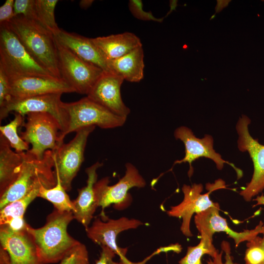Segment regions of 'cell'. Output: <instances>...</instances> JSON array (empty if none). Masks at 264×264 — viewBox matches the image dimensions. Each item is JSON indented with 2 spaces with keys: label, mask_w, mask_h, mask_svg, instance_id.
<instances>
[{
  "label": "cell",
  "mask_w": 264,
  "mask_h": 264,
  "mask_svg": "<svg viewBox=\"0 0 264 264\" xmlns=\"http://www.w3.org/2000/svg\"><path fill=\"white\" fill-rule=\"evenodd\" d=\"M73 219L72 212H61L55 209L47 216L42 227L34 228L28 225L27 231L32 237L44 264L60 262L80 242L67 231L68 224Z\"/></svg>",
  "instance_id": "cell-1"
},
{
  "label": "cell",
  "mask_w": 264,
  "mask_h": 264,
  "mask_svg": "<svg viewBox=\"0 0 264 264\" xmlns=\"http://www.w3.org/2000/svg\"><path fill=\"white\" fill-rule=\"evenodd\" d=\"M8 24L30 55L53 76L62 78L53 34L38 21L22 15L16 16Z\"/></svg>",
  "instance_id": "cell-2"
},
{
  "label": "cell",
  "mask_w": 264,
  "mask_h": 264,
  "mask_svg": "<svg viewBox=\"0 0 264 264\" xmlns=\"http://www.w3.org/2000/svg\"><path fill=\"white\" fill-rule=\"evenodd\" d=\"M56 183L53 151L45 152L42 158H37L25 152L19 176L0 196V209L24 197L37 186L43 185L50 188L55 186Z\"/></svg>",
  "instance_id": "cell-3"
},
{
  "label": "cell",
  "mask_w": 264,
  "mask_h": 264,
  "mask_svg": "<svg viewBox=\"0 0 264 264\" xmlns=\"http://www.w3.org/2000/svg\"><path fill=\"white\" fill-rule=\"evenodd\" d=\"M0 67L9 79L28 76L55 77L30 55L8 23L0 24Z\"/></svg>",
  "instance_id": "cell-4"
},
{
  "label": "cell",
  "mask_w": 264,
  "mask_h": 264,
  "mask_svg": "<svg viewBox=\"0 0 264 264\" xmlns=\"http://www.w3.org/2000/svg\"><path fill=\"white\" fill-rule=\"evenodd\" d=\"M68 116L67 129L62 137V141L68 133L89 126L102 129L121 127L127 117L119 116L93 101L87 96L78 101L64 103Z\"/></svg>",
  "instance_id": "cell-5"
},
{
  "label": "cell",
  "mask_w": 264,
  "mask_h": 264,
  "mask_svg": "<svg viewBox=\"0 0 264 264\" xmlns=\"http://www.w3.org/2000/svg\"><path fill=\"white\" fill-rule=\"evenodd\" d=\"M22 126L24 130L20 132L21 137L31 147L27 152L37 157H43L45 152L55 151L59 146L61 128L57 119L47 112L27 114Z\"/></svg>",
  "instance_id": "cell-6"
},
{
  "label": "cell",
  "mask_w": 264,
  "mask_h": 264,
  "mask_svg": "<svg viewBox=\"0 0 264 264\" xmlns=\"http://www.w3.org/2000/svg\"><path fill=\"white\" fill-rule=\"evenodd\" d=\"M95 128L89 126L77 130L71 140L53 151L55 176L59 177L66 191L71 190L72 182L84 160L88 138Z\"/></svg>",
  "instance_id": "cell-7"
},
{
  "label": "cell",
  "mask_w": 264,
  "mask_h": 264,
  "mask_svg": "<svg viewBox=\"0 0 264 264\" xmlns=\"http://www.w3.org/2000/svg\"><path fill=\"white\" fill-rule=\"evenodd\" d=\"M56 44L61 78L75 92L87 95L104 71L79 58L57 42Z\"/></svg>",
  "instance_id": "cell-8"
},
{
  "label": "cell",
  "mask_w": 264,
  "mask_h": 264,
  "mask_svg": "<svg viewBox=\"0 0 264 264\" xmlns=\"http://www.w3.org/2000/svg\"><path fill=\"white\" fill-rule=\"evenodd\" d=\"M62 93H52L22 99L12 98L0 108V121L8 116L11 112L20 113L23 116L31 112H47L53 116L61 128L59 142H64L62 137L67 129L68 116L61 100Z\"/></svg>",
  "instance_id": "cell-9"
},
{
  "label": "cell",
  "mask_w": 264,
  "mask_h": 264,
  "mask_svg": "<svg viewBox=\"0 0 264 264\" xmlns=\"http://www.w3.org/2000/svg\"><path fill=\"white\" fill-rule=\"evenodd\" d=\"M250 122L248 116L242 115L236 126L238 135V148L241 152L248 153L254 167L251 180L240 193L246 201H250L264 190V145L250 134L248 126Z\"/></svg>",
  "instance_id": "cell-10"
},
{
  "label": "cell",
  "mask_w": 264,
  "mask_h": 264,
  "mask_svg": "<svg viewBox=\"0 0 264 264\" xmlns=\"http://www.w3.org/2000/svg\"><path fill=\"white\" fill-rule=\"evenodd\" d=\"M223 188H225L224 182L218 180L208 187L207 193L202 194L203 190L202 184L194 183L191 186L184 184L182 187L183 200L178 205L171 206L167 214L170 217L182 219L180 231L186 237H192L190 222L193 215L215 206L217 202H213L209 195L214 191Z\"/></svg>",
  "instance_id": "cell-11"
},
{
  "label": "cell",
  "mask_w": 264,
  "mask_h": 264,
  "mask_svg": "<svg viewBox=\"0 0 264 264\" xmlns=\"http://www.w3.org/2000/svg\"><path fill=\"white\" fill-rule=\"evenodd\" d=\"M109 177H105L97 181L94 185V191L98 206L101 207L100 214L102 219L106 220L108 217L104 213L105 209L111 204L118 208L120 204L131 200L129 193L133 187L143 188L146 183L137 169L132 164H126L125 175L113 185H109Z\"/></svg>",
  "instance_id": "cell-12"
},
{
  "label": "cell",
  "mask_w": 264,
  "mask_h": 264,
  "mask_svg": "<svg viewBox=\"0 0 264 264\" xmlns=\"http://www.w3.org/2000/svg\"><path fill=\"white\" fill-rule=\"evenodd\" d=\"M144 224L141 221L135 219L121 217L118 219L102 220L96 218L92 225L86 230L88 238L94 243L101 246L108 247L119 256L120 262L124 264H143V263H134L126 257L127 248H121L116 243L118 235L124 231L135 229Z\"/></svg>",
  "instance_id": "cell-13"
},
{
  "label": "cell",
  "mask_w": 264,
  "mask_h": 264,
  "mask_svg": "<svg viewBox=\"0 0 264 264\" xmlns=\"http://www.w3.org/2000/svg\"><path fill=\"white\" fill-rule=\"evenodd\" d=\"M174 136L176 139L181 140L185 146L184 157L180 160H176L174 165L188 163L189 170L188 174L189 177L193 173V162L201 157L212 160L219 170H222L224 164L227 163L235 169L239 178L242 176L241 170L235 167L234 164L224 160L220 154L215 151L213 148L214 139L211 135L206 134L204 137L198 138L194 135L190 129L185 126H181L176 129Z\"/></svg>",
  "instance_id": "cell-14"
},
{
  "label": "cell",
  "mask_w": 264,
  "mask_h": 264,
  "mask_svg": "<svg viewBox=\"0 0 264 264\" xmlns=\"http://www.w3.org/2000/svg\"><path fill=\"white\" fill-rule=\"evenodd\" d=\"M220 205L217 203L215 206L195 216V223L200 235L213 238L216 232H225L233 239L237 247L241 243L250 241L259 234H263L264 226L262 221L254 229L241 232L235 231L228 225L226 219L220 216Z\"/></svg>",
  "instance_id": "cell-15"
},
{
  "label": "cell",
  "mask_w": 264,
  "mask_h": 264,
  "mask_svg": "<svg viewBox=\"0 0 264 264\" xmlns=\"http://www.w3.org/2000/svg\"><path fill=\"white\" fill-rule=\"evenodd\" d=\"M124 81L114 73L104 71L87 97L114 114L127 117L130 110L123 102L120 91Z\"/></svg>",
  "instance_id": "cell-16"
},
{
  "label": "cell",
  "mask_w": 264,
  "mask_h": 264,
  "mask_svg": "<svg viewBox=\"0 0 264 264\" xmlns=\"http://www.w3.org/2000/svg\"><path fill=\"white\" fill-rule=\"evenodd\" d=\"M12 98L22 99L52 93L75 92L62 78L28 76L9 79Z\"/></svg>",
  "instance_id": "cell-17"
},
{
  "label": "cell",
  "mask_w": 264,
  "mask_h": 264,
  "mask_svg": "<svg viewBox=\"0 0 264 264\" xmlns=\"http://www.w3.org/2000/svg\"><path fill=\"white\" fill-rule=\"evenodd\" d=\"M0 242L8 253L10 264H44L33 239L27 229L14 232L0 227Z\"/></svg>",
  "instance_id": "cell-18"
},
{
  "label": "cell",
  "mask_w": 264,
  "mask_h": 264,
  "mask_svg": "<svg viewBox=\"0 0 264 264\" xmlns=\"http://www.w3.org/2000/svg\"><path fill=\"white\" fill-rule=\"evenodd\" d=\"M53 35L58 43L69 49L79 58L99 67L104 71L110 72L107 61L93 43L91 38L68 32L61 28Z\"/></svg>",
  "instance_id": "cell-19"
},
{
  "label": "cell",
  "mask_w": 264,
  "mask_h": 264,
  "mask_svg": "<svg viewBox=\"0 0 264 264\" xmlns=\"http://www.w3.org/2000/svg\"><path fill=\"white\" fill-rule=\"evenodd\" d=\"M103 165L102 163L97 161L86 169L88 176L87 185L78 189V196L73 200L74 218L81 223L85 229L89 227L93 215L99 207L95 197L94 185L97 181V171Z\"/></svg>",
  "instance_id": "cell-20"
},
{
  "label": "cell",
  "mask_w": 264,
  "mask_h": 264,
  "mask_svg": "<svg viewBox=\"0 0 264 264\" xmlns=\"http://www.w3.org/2000/svg\"><path fill=\"white\" fill-rule=\"evenodd\" d=\"M91 40L107 61L119 58L142 46L139 38L129 32L98 37Z\"/></svg>",
  "instance_id": "cell-21"
},
{
  "label": "cell",
  "mask_w": 264,
  "mask_h": 264,
  "mask_svg": "<svg viewBox=\"0 0 264 264\" xmlns=\"http://www.w3.org/2000/svg\"><path fill=\"white\" fill-rule=\"evenodd\" d=\"M25 152H14L7 140L0 134V196L19 176Z\"/></svg>",
  "instance_id": "cell-22"
},
{
  "label": "cell",
  "mask_w": 264,
  "mask_h": 264,
  "mask_svg": "<svg viewBox=\"0 0 264 264\" xmlns=\"http://www.w3.org/2000/svg\"><path fill=\"white\" fill-rule=\"evenodd\" d=\"M144 57L143 49L140 46L119 58L108 61V66L110 72L124 80L139 82L144 77Z\"/></svg>",
  "instance_id": "cell-23"
},
{
  "label": "cell",
  "mask_w": 264,
  "mask_h": 264,
  "mask_svg": "<svg viewBox=\"0 0 264 264\" xmlns=\"http://www.w3.org/2000/svg\"><path fill=\"white\" fill-rule=\"evenodd\" d=\"M56 184L55 186L47 188L42 186L39 190L38 197L41 198L51 202L54 208L61 212H72L74 210L72 201L63 186L58 176H56Z\"/></svg>",
  "instance_id": "cell-24"
},
{
  "label": "cell",
  "mask_w": 264,
  "mask_h": 264,
  "mask_svg": "<svg viewBox=\"0 0 264 264\" xmlns=\"http://www.w3.org/2000/svg\"><path fill=\"white\" fill-rule=\"evenodd\" d=\"M24 120V116L14 112V117L12 121L6 125L0 126V134L7 140L11 147L17 153L27 152L29 150V144L18 134V129L22 126Z\"/></svg>",
  "instance_id": "cell-25"
},
{
  "label": "cell",
  "mask_w": 264,
  "mask_h": 264,
  "mask_svg": "<svg viewBox=\"0 0 264 264\" xmlns=\"http://www.w3.org/2000/svg\"><path fill=\"white\" fill-rule=\"evenodd\" d=\"M42 186L35 187L24 197L7 204L0 209V225L10 219L23 218L28 206L38 197L40 188Z\"/></svg>",
  "instance_id": "cell-26"
},
{
  "label": "cell",
  "mask_w": 264,
  "mask_h": 264,
  "mask_svg": "<svg viewBox=\"0 0 264 264\" xmlns=\"http://www.w3.org/2000/svg\"><path fill=\"white\" fill-rule=\"evenodd\" d=\"M200 235L199 243L194 246H188L185 256L179 262V264H202V257L205 254L214 257L219 251L213 243V238L205 235Z\"/></svg>",
  "instance_id": "cell-27"
},
{
  "label": "cell",
  "mask_w": 264,
  "mask_h": 264,
  "mask_svg": "<svg viewBox=\"0 0 264 264\" xmlns=\"http://www.w3.org/2000/svg\"><path fill=\"white\" fill-rule=\"evenodd\" d=\"M38 22L53 34L60 28L56 22L55 8L58 0H35Z\"/></svg>",
  "instance_id": "cell-28"
},
{
  "label": "cell",
  "mask_w": 264,
  "mask_h": 264,
  "mask_svg": "<svg viewBox=\"0 0 264 264\" xmlns=\"http://www.w3.org/2000/svg\"><path fill=\"white\" fill-rule=\"evenodd\" d=\"M245 264H264V232L263 237L259 236L247 242Z\"/></svg>",
  "instance_id": "cell-29"
},
{
  "label": "cell",
  "mask_w": 264,
  "mask_h": 264,
  "mask_svg": "<svg viewBox=\"0 0 264 264\" xmlns=\"http://www.w3.org/2000/svg\"><path fill=\"white\" fill-rule=\"evenodd\" d=\"M60 264H89L88 254L86 246L79 242L65 255Z\"/></svg>",
  "instance_id": "cell-30"
},
{
  "label": "cell",
  "mask_w": 264,
  "mask_h": 264,
  "mask_svg": "<svg viewBox=\"0 0 264 264\" xmlns=\"http://www.w3.org/2000/svg\"><path fill=\"white\" fill-rule=\"evenodd\" d=\"M14 10L15 16L38 21L35 0H15Z\"/></svg>",
  "instance_id": "cell-31"
},
{
  "label": "cell",
  "mask_w": 264,
  "mask_h": 264,
  "mask_svg": "<svg viewBox=\"0 0 264 264\" xmlns=\"http://www.w3.org/2000/svg\"><path fill=\"white\" fill-rule=\"evenodd\" d=\"M143 3L141 0H130L129 8L132 15L136 19L142 21H153L161 22L164 18H157L154 16L152 12H146L143 9Z\"/></svg>",
  "instance_id": "cell-32"
},
{
  "label": "cell",
  "mask_w": 264,
  "mask_h": 264,
  "mask_svg": "<svg viewBox=\"0 0 264 264\" xmlns=\"http://www.w3.org/2000/svg\"><path fill=\"white\" fill-rule=\"evenodd\" d=\"M221 250L218 252L214 257L209 258L207 264H240L234 263L231 255L230 243L223 241L221 243Z\"/></svg>",
  "instance_id": "cell-33"
},
{
  "label": "cell",
  "mask_w": 264,
  "mask_h": 264,
  "mask_svg": "<svg viewBox=\"0 0 264 264\" xmlns=\"http://www.w3.org/2000/svg\"><path fill=\"white\" fill-rule=\"evenodd\" d=\"M9 79L4 70L0 67V108L11 99Z\"/></svg>",
  "instance_id": "cell-34"
},
{
  "label": "cell",
  "mask_w": 264,
  "mask_h": 264,
  "mask_svg": "<svg viewBox=\"0 0 264 264\" xmlns=\"http://www.w3.org/2000/svg\"><path fill=\"white\" fill-rule=\"evenodd\" d=\"M14 0H6L0 7V24L9 23L16 16L14 13Z\"/></svg>",
  "instance_id": "cell-35"
},
{
  "label": "cell",
  "mask_w": 264,
  "mask_h": 264,
  "mask_svg": "<svg viewBox=\"0 0 264 264\" xmlns=\"http://www.w3.org/2000/svg\"><path fill=\"white\" fill-rule=\"evenodd\" d=\"M28 225L23 218H16L6 220L0 226H5L14 232H19L26 230Z\"/></svg>",
  "instance_id": "cell-36"
},
{
  "label": "cell",
  "mask_w": 264,
  "mask_h": 264,
  "mask_svg": "<svg viewBox=\"0 0 264 264\" xmlns=\"http://www.w3.org/2000/svg\"><path fill=\"white\" fill-rule=\"evenodd\" d=\"M102 251L98 260L95 264H124L121 262H115L113 259L115 253L108 247L101 246Z\"/></svg>",
  "instance_id": "cell-37"
},
{
  "label": "cell",
  "mask_w": 264,
  "mask_h": 264,
  "mask_svg": "<svg viewBox=\"0 0 264 264\" xmlns=\"http://www.w3.org/2000/svg\"><path fill=\"white\" fill-rule=\"evenodd\" d=\"M93 1L92 0H82L79 2V5L83 9H87L91 6Z\"/></svg>",
  "instance_id": "cell-38"
},
{
  "label": "cell",
  "mask_w": 264,
  "mask_h": 264,
  "mask_svg": "<svg viewBox=\"0 0 264 264\" xmlns=\"http://www.w3.org/2000/svg\"><path fill=\"white\" fill-rule=\"evenodd\" d=\"M0 264H7L6 261L2 258H0Z\"/></svg>",
  "instance_id": "cell-39"
}]
</instances>
